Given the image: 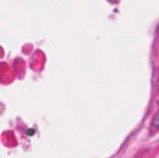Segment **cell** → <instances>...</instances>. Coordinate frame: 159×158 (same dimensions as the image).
Wrapping results in <instances>:
<instances>
[{
  "mask_svg": "<svg viewBox=\"0 0 159 158\" xmlns=\"http://www.w3.org/2000/svg\"><path fill=\"white\" fill-rule=\"evenodd\" d=\"M152 126H153L154 128H157V129H158L159 128V114L158 115H157L156 117L154 118L153 123H152Z\"/></svg>",
  "mask_w": 159,
  "mask_h": 158,
  "instance_id": "1",
  "label": "cell"
}]
</instances>
